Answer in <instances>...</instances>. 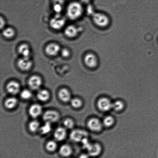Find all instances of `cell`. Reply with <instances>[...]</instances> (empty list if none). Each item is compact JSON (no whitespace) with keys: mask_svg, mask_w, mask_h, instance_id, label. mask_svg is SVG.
Returning a JSON list of instances; mask_svg holds the SVG:
<instances>
[{"mask_svg":"<svg viewBox=\"0 0 158 158\" xmlns=\"http://www.w3.org/2000/svg\"><path fill=\"white\" fill-rule=\"evenodd\" d=\"M71 104L73 107L76 109L80 108L83 104L82 100L80 99L77 98H74L71 100Z\"/></svg>","mask_w":158,"mask_h":158,"instance_id":"4316f807","label":"cell"},{"mask_svg":"<svg viewBox=\"0 0 158 158\" xmlns=\"http://www.w3.org/2000/svg\"><path fill=\"white\" fill-rule=\"evenodd\" d=\"M42 79L41 77L38 75L32 76L28 80V84L31 89L38 90L41 87L42 84Z\"/></svg>","mask_w":158,"mask_h":158,"instance_id":"ba28073f","label":"cell"},{"mask_svg":"<svg viewBox=\"0 0 158 158\" xmlns=\"http://www.w3.org/2000/svg\"><path fill=\"white\" fill-rule=\"evenodd\" d=\"M59 97L60 100L64 103H66L71 100V95L69 90L63 88L60 90L58 93Z\"/></svg>","mask_w":158,"mask_h":158,"instance_id":"ac0fdd59","label":"cell"},{"mask_svg":"<svg viewBox=\"0 0 158 158\" xmlns=\"http://www.w3.org/2000/svg\"><path fill=\"white\" fill-rule=\"evenodd\" d=\"M93 18L95 24L100 27H105L109 24V19L106 15L100 13L94 14L93 15Z\"/></svg>","mask_w":158,"mask_h":158,"instance_id":"277c9868","label":"cell"},{"mask_svg":"<svg viewBox=\"0 0 158 158\" xmlns=\"http://www.w3.org/2000/svg\"><path fill=\"white\" fill-rule=\"evenodd\" d=\"M0 20H1V29L4 28L6 25V21L2 16H1Z\"/></svg>","mask_w":158,"mask_h":158,"instance_id":"d6a6232c","label":"cell"},{"mask_svg":"<svg viewBox=\"0 0 158 158\" xmlns=\"http://www.w3.org/2000/svg\"><path fill=\"white\" fill-rule=\"evenodd\" d=\"M112 102L106 97H102L98 100L97 106L102 112H106L112 109Z\"/></svg>","mask_w":158,"mask_h":158,"instance_id":"7a4b0ae2","label":"cell"},{"mask_svg":"<svg viewBox=\"0 0 158 158\" xmlns=\"http://www.w3.org/2000/svg\"><path fill=\"white\" fill-rule=\"evenodd\" d=\"M6 89L9 94L12 95H15L19 92L20 84L16 81H10L6 86Z\"/></svg>","mask_w":158,"mask_h":158,"instance_id":"8fae6325","label":"cell"},{"mask_svg":"<svg viewBox=\"0 0 158 158\" xmlns=\"http://www.w3.org/2000/svg\"><path fill=\"white\" fill-rule=\"evenodd\" d=\"M86 136V133L81 130H75L71 133L70 137L72 140L75 142L83 140Z\"/></svg>","mask_w":158,"mask_h":158,"instance_id":"5bb4252c","label":"cell"},{"mask_svg":"<svg viewBox=\"0 0 158 158\" xmlns=\"http://www.w3.org/2000/svg\"><path fill=\"white\" fill-rule=\"evenodd\" d=\"M87 125L90 130L95 132H100L103 129V126L102 122L97 117L90 119Z\"/></svg>","mask_w":158,"mask_h":158,"instance_id":"3957f363","label":"cell"},{"mask_svg":"<svg viewBox=\"0 0 158 158\" xmlns=\"http://www.w3.org/2000/svg\"><path fill=\"white\" fill-rule=\"evenodd\" d=\"M52 130L51 123L49 122H45V123L40 128V131L42 134H47Z\"/></svg>","mask_w":158,"mask_h":158,"instance_id":"484cf974","label":"cell"},{"mask_svg":"<svg viewBox=\"0 0 158 158\" xmlns=\"http://www.w3.org/2000/svg\"><path fill=\"white\" fill-rule=\"evenodd\" d=\"M65 21L60 16H56L50 20V25L53 29L58 30L64 26Z\"/></svg>","mask_w":158,"mask_h":158,"instance_id":"30bf717a","label":"cell"},{"mask_svg":"<svg viewBox=\"0 0 158 158\" xmlns=\"http://www.w3.org/2000/svg\"><path fill=\"white\" fill-rule=\"evenodd\" d=\"M79 158H89L88 155L86 154H83L81 155Z\"/></svg>","mask_w":158,"mask_h":158,"instance_id":"e575fe53","label":"cell"},{"mask_svg":"<svg viewBox=\"0 0 158 158\" xmlns=\"http://www.w3.org/2000/svg\"><path fill=\"white\" fill-rule=\"evenodd\" d=\"M18 67L21 70L27 71L32 68L33 63L30 57H24L20 58L17 62Z\"/></svg>","mask_w":158,"mask_h":158,"instance_id":"5b68a950","label":"cell"},{"mask_svg":"<svg viewBox=\"0 0 158 158\" xmlns=\"http://www.w3.org/2000/svg\"><path fill=\"white\" fill-rule=\"evenodd\" d=\"M37 97L41 101L45 102L50 98V93L47 90H40L37 94Z\"/></svg>","mask_w":158,"mask_h":158,"instance_id":"d6986e66","label":"cell"},{"mask_svg":"<svg viewBox=\"0 0 158 158\" xmlns=\"http://www.w3.org/2000/svg\"><path fill=\"white\" fill-rule=\"evenodd\" d=\"M19 53L22 57H30L31 53L30 46L26 43H23L20 45L18 49Z\"/></svg>","mask_w":158,"mask_h":158,"instance_id":"2e32d148","label":"cell"},{"mask_svg":"<svg viewBox=\"0 0 158 158\" xmlns=\"http://www.w3.org/2000/svg\"><path fill=\"white\" fill-rule=\"evenodd\" d=\"M63 125H64L65 128H68V129H71L73 127L74 122L72 119L67 118L63 122Z\"/></svg>","mask_w":158,"mask_h":158,"instance_id":"f546056e","label":"cell"},{"mask_svg":"<svg viewBox=\"0 0 158 158\" xmlns=\"http://www.w3.org/2000/svg\"><path fill=\"white\" fill-rule=\"evenodd\" d=\"M125 107V103L122 100H118L113 103L112 109L116 112H121L123 110Z\"/></svg>","mask_w":158,"mask_h":158,"instance_id":"44dd1931","label":"cell"},{"mask_svg":"<svg viewBox=\"0 0 158 158\" xmlns=\"http://www.w3.org/2000/svg\"><path fill=\"white\" fill-rule=\"evenodd\" d=\"M60 152L62 156L64 157H68L72 154V148L69 145H63L60 148Z\"/></svg>","mask_w":158,"mask_h":158,"instance_id":"cb8c5ba5","label":"cell"},{"mask_svg":"<svg viewBox=\"0 0 158 158\" xmlns=\"http://www.w3.org/2000/svg\"><path fill=\"white\" fill-rule=\"evenodd\" d=\"M22 98L24 100H29L32 96V93L30 91L27 89H24L20 94Z\"/></svg>","mask_w":158,"mask_h":158,"instance_id":"f1b7e54d","label":"cell"},{"mask_svg":"<svg viewBox=\"0 0 158 158\" xmlns=\"http://www.w3.org/2000/svg\"><path fill=\"white\" fill-rule=\"evenodd\" d=\"M102 123L105 127L110 128L114 125L115 120L114 117L110 115L107 116L103 118Z\"/></svg>","mask_w":158,"mask_h":158,"instance_id":"7402d4cb","label":"cell"},{"mask_svg":"<svg viewBox=\"0 0 158 158\" xmlns=\"http://www.w3.org/2000/svg\"><path fill=\"white\" fill-rule=\"evenodd\" d=\"M53 9L56 13H60L62 11L63 4L55 3L53 4Z\"/></svg>","mask_w":158,"mask_h":158,"instance_id":"1f68e13d","label":"cell"},{"mask_svg":"<svg viewBox=\"0 0 158 158\" xmlns=\"http://www.w3.org/2000/svg\"><path fill=\"white\" fill-rule=\"evenodd\" d=\"M79 31L80 30L76 26L71 25L68 26L65 29L64 34L69 38H74L78 36Z\"/></svg>","mask_w":158,"mask_h":158,"instance_id":"4fadbf2b","label":"cell"},{"mask_svg":"<svg viewBox=\"0 0 158 158\" xmlns=\"http://www.w3.org/2000/svg\"><path fill=\"white\" fill-rule=\"evenodd\" d=\"M67 132L65 128L60 127L55 130L54 133V137L56 140L61 141L64 140L66 137Z\"/></svg>","mask_w":158,"mask_h":158,"instance_id":"e0dca14e","label":"cell"},{"mask_svg":"<svg viewBox=\"0 0 158 158\" xmlns=\"http://www.w3.org/2000/svg\"><path fill=\"white\" fill-rule=\"evenodd\" d=\"M83 13V7L80 3L72 2L68 6L67 15L71 19L75 20L80 18Z\"/></svg>","mask_w":158,"mask_h":158,"instance_id":"6da1fadb","label":"cell"},{"mask_svg":"<svg viewBox=\"0 0 158 158\" xmlns=\"http://www.w3.org/2000/svg\"><path fill=\"white\" fill-rule=\"evenodd\" d=\"M18 102V100L15 97H9L5 101V106L8 109H12L17 106Z\"/></svg>","mask_w":158,"mask_h":158,"instance_id":"ffe728a7","label":"cell"},{"mask_svg":"<svg viewBox=\"0 0 158 158\" xmlns=\"http://www.w3.org/2000/svg\"><path fill=\"white\" fill-rule=\"evenodd\" d=\"M91 0H81V1L84 3H85V4H87V3H88L90 2Z\"/></svg>","mask_w":158,"mask_h":158,"instance_id":"d590c367","label":"cell"},{"mask_svg":"<svg viewBox=\"0 0 158 158\" xmlns=\"http://www.w3.org/2000/svg\"><path fill=\"white\" fill-rule=\"evenodd\" d=\"M41 127L38 121L33 120L30 122L29 124V128L32 132H35L40 130Z\"/></svg>","mask_w":158,"mask_h":158,"instance_id":"d4e9b609","label":"cell"},{"mask_svg":"<svg viewBox=\"0 0 158 158\" xmlns=\"http://www.w3.org/2000/svg\"><path fill=\"white\" fill-rule=\"evenodd\" d=\"M87 150L90 156H96L100 154L102 151V148L100 144L95 143L91 144Z\"/></svg>","mask_w":158,"mask_h":158,"instance_id":"9a60e30c","label":"cell"},{"mask_svg":"<svg viewBox=\"0 0 158 158\" xmlns=\"http://www.w3.org/2000/svg\"><path fill=\"white\" fill-rule=\"evenodd\" d=\"M57 147L56 142L54 141H50L48 142L46 145V149L49 151L52 152L55 151Z\"/></svg>","mask_w":158,"mask_h":158,"instance_id":"83f0119b","label":"cell"},{"mask_svg":"<svg viewBox=\"0 0 158 158\" xmlns=\"http://www.w3.org/2000/svg\"><path fill=\"white\" fill-rule=\"evenodd\" d=\"M85 64L89 68H94L98 65V59L97 57L94 54L89 53L87 54L84 58Z\"/></svg>","mask_w":158,"mask_h":158,"instance_id":"9c48e42d","label":"cell"},{"mask_svg":"<svg viewBox=\"0 0 158 158\" xmlns=\"http://www.w3.org/2000/svg\"><path fill=\"white\" fill-rule=\"evenodd\" d=\"M60 115L56 111L49 110L46 111L43 115L45 122L52 123L57 121L59 119Z\"/></svg>","mask_w":158,"mask_h":158,"instance_id":"8992f818","label":"cell"},{"mask_svg":"<svg viewBox=\"0 0 158 158\" xmlns=\"http://www.w3.org/2000/svg\"><path fill=\"white\" fill-rule=\"evenodd\" d=\"M2 35L5 38L7 39H11L15 36V29L13 28L7 27L3 30Z\"/></svg>","mask_w":158,"mask_h":158,"instance_id":"603a6c76","label":"cell"},{"mask_svg":"<svg viewBox=\"0 0 158 158\" xmlns=\"http://www.w3.org/2000/svg\"><path fill=\"white\" fill-rule=\"evenodd\" d=\"M61 53L63 57L64 58H69L70 57L71 52L70 50L67 48H64L61 50Z\"/></svg>","mask_w":158,"mask_h":158,"instance_id":"4dcf8cb0","label":"cell"},{"mask_svg":"<svg viewBox=\"0 0 158 158\" xmlns=\"http://www.w3.org/2000/svg\"><path fill=\"white\" fill-rule=\"evenodd\" d=\"M42 110L41 105L35 104L31 105L29 108V114L33 118H36L41 115L42 113Z\"/></svg>","mask_w":158,"mask_h":158,"instance_id":"7c38bea8","label":"cell"},{"mask_svg":"<svg viewBox=\"0 0 158 158\" xmlns=\"http://www.w3.org/2000/svg\"><path fill=\"white\" fill-rule=\"evenodd\" d=\"M53 4L58 3L63 5L64 4V0H53Z\"/></svg>","mask_w":158,"mask_h":158,"instance_id":"836d02e7","label":"cell"},{"mask_svg":"<svg viewBox=\"0 0 158 158\" xmlns=\"http://www.w3.org/2000/svg\"><path fill=\"white\" fill-rule=\"evenodd\" d=\"M45 50L48 55L50 56H55L61 52V48L57 43H52L46 46Z\"/></svg>","mask_w":158,"mask_h":158,"instance_id":"52a82bcc","label":"cell"}]
</instances>
